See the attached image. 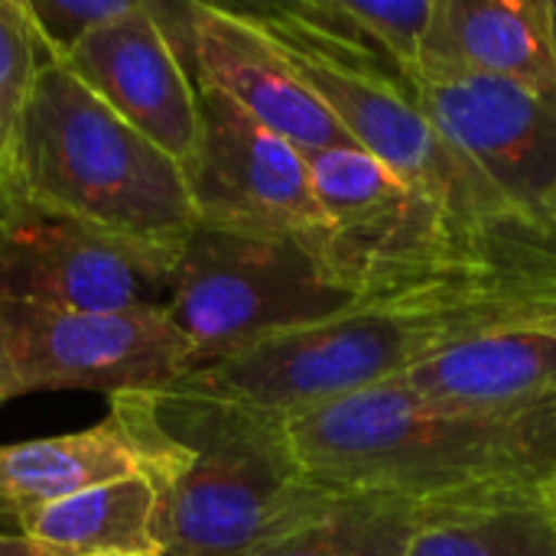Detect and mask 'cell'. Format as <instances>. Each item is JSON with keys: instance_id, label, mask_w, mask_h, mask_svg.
<instances>
[{"instance_id": "14", "label": "cell", "mask_w": 556, "mask_h": 556, "mask_svg": "<svg viewBox=\"0 0 556 556\" xmlns=\"http://www.w3.org/2000/svg\"><path fill=\"white\" fill-rule=\"evenodd\" d=\"M437 407L521 410L556 401V319L459 342L394 378Z\"/></svg>"}, {"instance_id": "5", "label": "cell", "mask_w": 556, "mask_h": 556, "mask_svg": "<svg viewBox=\"0 0 556 556\" xmlns=\"http://www.w3.org/2000/svg\"><path fill=\"white\" fill-rule=\"evenodd\" d=\"M355 306L362 296L323 248L293 235L195 225L176 254L166 316L202 368Z\"/></svg>"}, {"instance_id": "8", "label": "cell", "mask_w": 556, "mask_h": 556, "mask_svg": "<svg viewBox=\"0 0 556 556\" xmlns=\"http://www.w3.org/2000/svg\"><path fill=\"white\" fill-rule=\"evenodd\" d=\"M199 111L202 137L186 166L199 225L293 235L329 254L332 231L316 205L306 153L215 88H199Z\"/></svg>"}, {"instance_id": "3", "label": "cell", "mask_w": 556, "mask_h": 556, "mask_svg": "<svg viewBox=\"0 0 556 556\" xmlns=\"http://www.w3.org/2000/svg\"><path fill=\"white\" fill-rule=\"evenodd\" d=\"M238 10L277 39L296 75L332 111L345 134L381 160L407 189L463 218L515 208L440 134L424 111L414 81L368 42L336 0Z\"/></svg>"}, {"instance_id": "17", "label": "cell", "mask_w": 556, "mask_h": 556, "mask_svg": "<svg viewBox=\"0 0 556 556\" xmlns=\"http://www.w3.org/2000/svg\"><path fill=\"white\" fill-rule=\"evenodd\" d=\"M427 511L388 498L339 495L326 511L251 556H407Z\"/></svg>"}, {"instance_id": "23", "label": "cell", "mask_w": 556, "mask_h": 556, "mask_svg": "<svg viewBox=\"0 0 556 556\" xmlns=\"http://www.w3.org/2000/svg\"><path fill=\"white\" fill-rule=\"evenodd\" d=\"M554 29H556V0H554Z\"/></svg>"}, {"instance_id": "10", "label": "cell", "mask_w": 556, "mask_h": 556, "mask_svg": "<svg viewBox=\"0 0 556 556\" xmlns=\"http://www.w3.org/2000/svg\"><path fill=\"white\" fill-rule=\"evenodd\" d=\"M62 65L182 169L195 160L202 137L199 85L150 0L98 26Z\"/></svg>"}, {"instance_id": "18", "label": "cell", "mask_w": 556, "mask_h": 556, "mask_svg": "<svg viewBox=\"0 0 556 556\" xmlns=\"http://www.w3.org/2000/svg\"><path fill=\"white\" fill-rule=\"evenodd\" d=\"M407 556H556L551 505L427 511Z\"/></svg>"}, {"instance_id": "22", "label": "cell", "mask_w": 556, "mask_h": 556, "mask_svg": "<svg viewBox=\"0 0 556 556\" xmlns=\"http://www.w3.org/2000/svg\"><path fill=\"white\" fill-rule=\"evenodd\" d=\"M0 556H55L26 534H0Z\"/></svg>"}, {"instance_id": "25", "label": "cell", "mask_w": 556, "mask_h": 556, "mask_svg": "<svg viewBox=\"0 0 556 556\" xmlns=\"http://www.w3.org/2000/svg\"><path fill=\"white\" fill-rule=\"evenodd\" d=\"M0 215H3V212H0Z\"/></svg>"}, {"instance_id": "19", "label": "cell", "mask_w": 556, "mask_h": 556, "mask_svg": "<svg viewBox=\"0 0 556 556\" xmlns=\"http://www.w3.org/2000/svg\"><path fill=\"white\" fill-rule=\"evenodd\" d=\"M46 49L23 0H0V212L23 202V134Z\"/></svg>"}, {"instance_id": "16", "label": "cell", "mask_w": 556, "mask_h": 556, "mask_svg": "<svg viewBox=\"0 0 556 556\" xmlns=\"http://www.w3.org/2000/svg\"><path fill=\"white\" fill-rule=\"evenodd\" d=\"M160 495L147 476L104 482L36 511L20 534L55 556H163Z\"/></svg>"}, {"instance_id": "1", "label": "cell", "mask_w": 556, "mask_h": 556, "mask_svg": "<svg viewBox=\"0 0 556 556\" xmlns=\"http://www.w3.org/2000/svg\"><path fill=\"white\" fill-rule=\"evenodd\" d=\"M283 430L303 472L336 495L388 498L420 511L554 508L556 401L463 410L427 404L388 381L290 414Z\"/></svg>"}, {"instance_id": "12", "label": "cell", "mask_w": 556, "mask_h": 556, "mask_svg": "<svg viewBox=\"0 0 556 556\" xmlns=\"http://www.w3.org/2000/svg\"><path fill=\"white\" fill-rule=\"evenodd\" d=\"M189 68L199 88L222 91L303 153L355 143L277 39L238 7L189 3Z\"/></svg>"}, {"instance_id": "15", "label": "cell", "mask_w": 556, "mask_h": 556, "mask_svg": "<svg viewBox=\"0 0 556 556\" xmlns=\"http://www.w3.org/2000/svg\"><path fill=\"white\" fill-rule=\"evenodd\" d=\"M306 166L316 205L332 231L329 261L339 277L355 257L378 248L424 199L358 143L306 153Z\"/></svg>"}, {"instance_id": "7", "label": "cell", "mask_w": 556, "mask_h": 556, "mask_svg": "<svg viewBox=\"0 0 556 556\" xmlns=\"http://www.w3.org/2000/svg\"><path fill=\"white\" fill-rule=\"evenodd\" d=\"M173 248L16 202L0 215V300L72 313H166Z\"/></svg>"}, {"instance_id": "24", "label": "cell", "mask_w": 556, "mask_h": 556, "mask_svg": "<svg viewBox=\"0 0 556 556\" xmlns=\"http://www.w3.org/2000/svg\"><path fill=\"white\" fill-rule=\"evenodd\" d=\"M554 508H556V489H554Z\"/></svg>"}, {"instance_id": "9", "label": "cell", "mask_w": 556, "mask_h": 556, "mask_svg": "<svg viewBox=\"0 0 556 556\" xmlns=\"http://www.w3.org/2000/svg\"><path fill=\"white\" fill-rule=\"evenodd\" d=\"M417 98L508 205L556 222V94L472 72H424Z\"/></svg>"}, {"instance_id": "13", "label": "cell", "mask_w": 556, "mask_h": 556, "mask_svg": "<svg viewBox=\"0 0 556 556\" xmlns=\"http://www.w3.org/2000/svg\"><path fill=\"white\" fill-rule=\"evenodd\" d=\"M424 72H472L556 94L554 0H437Z\"/></svg>"}, {"instance_id": "21", "label": "cell", "mask_w": 556, "mask_h": 556, "mask_svg": "<svg viewBox=\"0 0 556 556\" xmlns=\"http://www.w3.org/2000/svg\"><path fill=\"white\" fill-rule=\"evenodd\" d=\"M140 0H23L26 16L52 62H65L98 26L137 10Z\"/></svg>"}, {"instance_id": "20", "label": "cell", "mask_w": 556, "mask_h": 556, "mask_svg": "<svg viewBox=\"0 0 556 556\" xmlns=\"http://www.w3.org/2000/svg\"><path fill=\"white\" fill-rule=\"evenodd\" d=\"M339 7L417 88L437 0H339Z\"/></svg>"}, {"instance_id": "2", "label": "cell", "mask_w": 556, "mask_h": 556, "mask_svg": "<svg viewBox=\"0 0 556 556\" xmlns=\"http://www.w3.org/2000/svg\"><path fill=\"white\" fill-rule=\"evenodd\" d=\"M150 404L182 446L179 463L153 485L163 556H251L339 498L303 472L283 417L182 384L150 391Z\"/></svg>"}, {"instance_id": "6", "label": "cell", "mask_w": 556, "mask_h": 556, "mask_svg": "<svg viewBox=\"0 0 556 556\" xmlns=\"http://www.w3.org/2000/svg\"><path fill=\"white\" fill-rule=\"evenodd\" d=\"M195 371L166 313H72L0 300V404L33 391L150 394Z\"/></svg>"}, {"instance_id": "4", "label": "cell", "mask_w": 556, "mask_h": 556, "mask_svg": "<svg viewBox=\"0 0 556 556\" xmlns=\"http://www.w3.org/2000/svg\"><path fill=\"white\" fill-rule=\"evenodd\" d=\"M23 202L173 251L199 225L186 169L52 59L26 114Z\"/></svg>"}, {"instance_id": "11", "label": "cell", "mask_w": 556, "mask_h": 556, "mask_svg": "<svg viewBox=\"0 0 556 556\" xmlns=\"http://www.w3.org/2000/svg\"><path fill=\"white\" fill-rule=\"evenodd\" d=\"M173 453L176 443L153 417L150 394H117L111 414L88 430L0 443V521L23 528L36 511L104 482H156Z\"/></svg>"}]
</instances>
